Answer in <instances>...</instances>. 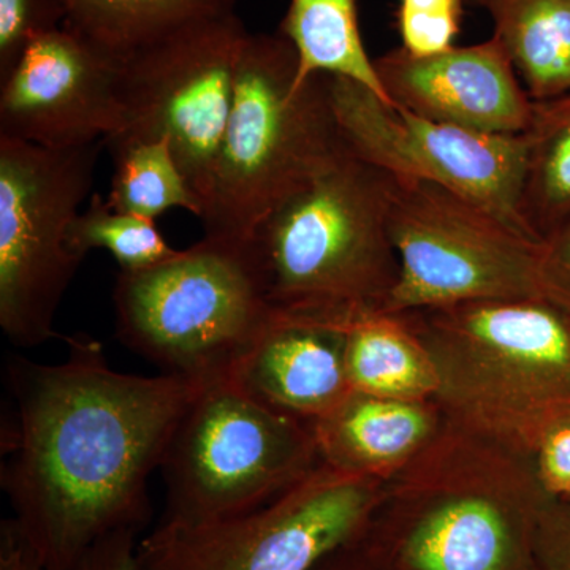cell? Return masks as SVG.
Segmentation results:
<instances>
[{
	"mask_svg": "<svg viewBox=\"0 0 570 570\" xmlns=\"http://www.w3.org/2000/svg\"><path fill=\"white\" fill-rule=\"evenodd\" d=\"M6 371L17 415L2 433L0 483L40 564L73 570L105 535L141 534L149 478L204 385L119 373L86 335L67 337L58 365L10 356Z\"/></svg>",
	"mask_w": 570,
	"mask_h": 570,
	"instance_id": "6da1fadb",
	"label": "cell"
},
{
	"mask_svg": "<svg viewBox=\"0 0 570 570\" xmlns=\"http://www.w3.org/2000/svg\"><path fill=\"white\" fill-rule=\"evenodd\" d=\"M110 156L115 163L107 197L110 208L153 220L179 208L202 219L204 205L184 176L170 142H134Z\"/></svg>",
	"mask_w": 570,
	"mask_h": 570,
	"instance_id": "7402d4cb",
	"label": "cell"
},
{
	"mask_svg": "<svg viewBox=\"0 0 570 570\" xmlns=\"http://www.w3.org/2000/svg\"><path fill=\"white\" fill-rule=\"evenodd\" d=\"M463 18V0H400L397 29L401 48L426 58L455 47Z\"/></svg>",
	"mask_w": 570,
	"mask_h": 570,
	"instance_id": "cb8c5ba5",
	"label": "cell"
},
{
	"mask_svg": "<svg viewBox=\"0 0 570 570\" xmlns=\"http://www.w3.org/2000/svg\"><path fill=\"white\" fill-rule=\"evenodd\" d=\"M317 455L311 423L264 406L230 379L204 385L160 463L163 520L205 523L262 508L316 471Z\"/></svg>",
	"mask_w": 570,
	"mask_h": 570,
	"instance_id": "5b68a950",
	"label": "cell"
},
{
	"mask_svg": "<svg viewBox=\"0 0 570 570\" xmlns=\"http://www.w3.org/2000/svg\"><path fill=\"white\" fill-rule=\"evenodd\" d=\"M118 66L67 28L40 37L0 81V138L80 148L122 129Z\"/></svg>",
	"mask_w": 570,
	"mask_h": 570,
	"instance_id": "8fae6325",
	"label": "cell"
},
{
	"mask_svg": "<svg viewBox=\"0 0 570 570\" xmlns=\"http://www.w3.org/2000/svg\"><path fill=\"white\" fill-rule=\"evenodd\" d=\"M337 322L346 332L352 392L415 401L441 387V371L400 316L362 313Z\"/></svg>",
	"mask_w": 570,
	"mask_h": 570,
	"instance_id": "e0dca14e",
	"label": "cell"
},
{
	"mask_svg": "<svg viewBox=\"0 0 570 570\" xmlns=\"http://www.w3.org/2000/svg\"><path fill=\"white\" fill-rule=\"evenodd\" d=\"M562 501H568V502H570V497H569L568 499H562Z\"/></svg>",
	"mask_w": 570,
	"mask_h": 570,
	"instance_id": "d6a6232c",
	"label": "cell"
},
{
	"mask_svg": "<svg viewBox=\"0 0 570 570\" xmlns=\"http://www.w3.org/2000/svg\"><path fill=\"white\" fill-rule=\"evenodd\" d=\"M311 570H401L385 560L365 538L362 531L343 546L330 551Z\"/></svg>",
	"mask_w": 570,
	"mask_h": 570,
	"instance_id": "f546056e",
	"label": "cell"
},
{
	"mask_svg": "<svg viewBox=\"0 0 570 570\" xmlns=\"http://www.w3.org/2000/svg\"><path fill=\"white\" fill-rule=\"evenodd\" d=\"M116 337L197 385L228 381L276 316L249 245L205 238L141 272L119 269Z\"/></svg>",
	"mask_w": 570,
	"mask_h": 570,
	"instance_id": "277c9868",
	"label": "cell"
},
{
	"mask_svg": "<svg viewBox=\"0 0 570 570\" xmlns=\"http://www.w3.org/2000/svg\"><path fill=\"white\" fill-rule=\"evenodd\" d=\"M528 130V156L520 214L538 242L570 220V94L535 102Z\"/></svg>",
	"mask_w": 570,
	"mask_h": 570,
	"instance_id": "44dd1931",
	"label": "cell"
},
{
	"mask_svg": "<svg viewBox=\"0 0 570 570\" xmlns=\"http://www.w3.org/2000/svg\"><path fill=\"white\" fill-rule=\"evenodd\" d=\"M534 564L540 570H570V502L554 498L540 510Z\"/></svg>",
	"mask_w": 570,
	"mask_h": 570,
	"instance_id": "484cf974",
	"label": "cell"
},
{
	"mask_svg": "<svg viewBox=\"0 0 570 570\" xmlns=\"http://www.w3.org/2000/svg\"><path fill=\"white\" fill-rule=\"evenodd\" d=\"M445 348L474 354L491 373L519 381L535 426L570 414V311L553 299H491L414 311Z\"/></svg>",
	"mask_w": 570,
	"mask_h": 570,
	"instance_id": "7c38bea8",
	"label": "cell"
},
{
	"mask_svg": "<svg viewBox=\"0 0 570 570\" xmlns=\"http://www.w3.org/2000/svg\"><path fill=\"white\" fill-rule=\"evenodd\" d=\"M63 28L122 61L183 26L236 11V0H63Z\"/></svg>",
	"mask_w": 570,
	"mask_h": 570,
	"instance_id": "ffe728a7",
	"label": "cell"
},
{
	"mask_svg": "<svg viewBox=\"0 0 570 570\" xmlns=\"http://www.w3.org/2000/svg\"><path fill=\"white\" fill-rule=\"evenodd\" d=\"M279 33L298 56L296 81L313 75L347 78L395 107L363 43L356 0H291Z\"/></svg>",
	"mask_w": 570,
	"mask_h": 570,
	"instance_id": "d6986e66",
	"label": "cell"
},
{
	"mask_svg": "<svg viewBox=\"0 0 570 570\" xmlns=\"http://www.w3.org/2000/svg\"><path fill=\"white\" fill-rule=\"evenodd\" d=\"M330 94L341 132L356 157L395 178L444 187L538 242L520 214L527 134H483L430 121L385 104L347 78L330 77Z\"/></svg>",
	"mask_w": 570,
	"mask_h": 570,
	"instance_id": "30bf717a",
	"label": "cell"
},
{
	"mask_svg": "<svg viewBox=\"0 0 570 570\" xmlns=\"http://www.w3.org/2000/svg\"><path fill=\"white\" fill-rule=\"evenodd\" d=\"M472 2H474V3H475V2H478V0H472Z\"/></svg>",
	"mask_w": 570,
	"mask_h": 570,
	"instance_id": "836d02e7",
	"label": "cell"
},
{
	"mask_svg": "<svg viewBox=\"0 0 570 570\" xmlns=\"http://www.w3.org/2000/svg\"><path fill=\"white\" fill-rule=\"evenodd\" d=\"M534 102L570 94V0H478Z\"/></svg>",
	"mask_w": 570,
	"mask_h": 570,
	"instance_id": "ac0fdd59",
	"label": "cell"
},
{
	"mask_svg": "<svg viewBox=\"0 0 570 570\" xmlns=\"http://www.w3.org/2000/svg\"><path fill=\"white\" fill-rule=\"evenodd\" d=\"M0 570H48L18 534L11 519L0 528Z\"/></svg>",
	"mask_w": 570,
	"mask_h": 570,
	"instance_id": "4dcf8cb0",
	"label": "cell"
},
{
	"mask_svg": "<svg viewBox=\"0 0 570 570\" xmlns=\"http://www.w3.org/2000/svg\"><path fill=\"white\" fill-rule=\"evenodd\" d=\"M366 474L325 464L262 508L205 523L160 520L138 542L140 570H311L376 512Z\"/></svg>",
	"mask_w": 570,
	"mask_h": 570,
	"instance_id": "9c48e42d",
	"label": "cell"
},
{
	"mask_svg": "<svg viewBox=\"0 0 570 570\" xmlns=\"http://www.w3.org/2000/svg\"><path fill=\"white\" fill-rule=\"evenodd\" d=\"M318 453L340 471L366 474L401 460L430 431V415L414 401L351 395L314 423Z\"/></svg>",
	"mask_w": 570,
	"mask_h": 570,
	"instance_id": "2e32d148",
	"label": "cell"
},
{
	"mask_svg": "<svg viewBox=\"0 0 570 570\" xmlns=\"http://www.w3.org/2000/svg\"><path fill=\"white\" fill-rule=\"evenodd\" d=\"M67 246L85 261L92 249L108 250L122 272H141L179 253L168 245L156 220L116 212L102 195H92L88 208L71 223Z\"/></svg>",
	"mask_w": 570,
	"mask_h": 570,
	"instance_id": "603a6c76",
	"label": "cell"
},
{
	"mask_svg": "<svg viewBox=\"0 0 570 570\" xmlns=\"http://www.w3.org/2000/svg\"><path fill=\"white\" fill-rule=\"evenodd\" d=\"M105 141L48 149L0 138V326L10 343L41 346L82 264L67 236L96 179Z\"/></svg>",
	"mask_w": 570,
	"mask_h": 570,
	"instance_id": "8992f818",
	"label": "cell"
},
{
	"mask_svg": "<svg viewBox=\"0 0 570 570\" xmlns=\"http://www.w3.org/2000/svg\"><path fill=\"white\" fill-rule=\"evenodd\" d=\"M230 381L264 406L314 425L352 393L346 332L337 322L276 311Z\"/></svg>",
	"mask_w": 570,
	"mask_h": 570,
	"instance_id": "9a60e30c",
	"label": "cell"
},
{
	"mask_svg": "<svg viewBox=\"0 0 570 570\" xmlns=\"http://www.w3.org/2000/svg\"><path fill=\"white\" fill-rule=\"evenodd\" d=\"M539 273L547 298L570 311V220L540 245Z\"/></svg>",
	"mask_w": 570,
	"mask_h": 570,
	"instance_id": "83f0119b",
	"label": "cell"
},
{
	"mask_svg": "<svg viewBox=\"0 0 570 570\" xmlns=\"http://www.w3.org/2000/svg\"><path fill=\"white\" fill-rule=\"evenodd\" d=\"M63 0H0V81L40 37L63 28Z\"/></svg>",
	"mask_w": 570,
	"mask_h": 570,
	"instance_id": "d4e9b609",
	"label": "cell"
},
{
	"mask_svg": "<svg viewBox=\"0 0 570 570\" xmlns=\"http://www.w3.org/2000/svg\"><path fill=\"white\" fill-rule=\"evenodd\" d=\"M298 56L277 33H247L217 154L205 238L247 245L288 197L346 156L330 75L296 81Z\"/></svg>",
	"mask_w": 570,
	"mask_h": 570,
	"instance_id": "7a4b0ae2",
	"label": "cell"
},
{
	"mask_svg": "<svg viewBox=\"0 0 570 570\" xmlns=\"http://www.w3.org/2000/svg\"><path fill=\"white\" fill-rule=\"evenodd\" d=\"M389 234L400 276L381 313L546 296L542 243L436 184L393 176Z\"/></svg>",
	"mask_w": 570,
	"mask_h": 570,
	"instance_id": "52a82bcc",
	"label": "cell"
},
{
	"mask_svg": "<svg viewBox=\"0 0 570 570\" xmlns=\"http://www.w3.org/2000/svg\"><path fill=\"white\" fill-rule=\"evenodd\" d=\"M393 176L348 151L273 209L247 243L279 313H381L400 276L389 234Z\"/></svg>",
	"mask_w": 570,
	"mask_h": 570,
	"instance_id": "3957f363",
	"label": "cell"
},
{
	"mask_svg": "<svg viewBox=\"0 0 570 570\" xmlns=\"http://www.w3.org/2000/svg\"><path fill=\"white\" fill-rule=\"evenodd\" d=\"M539 469L550 497H570V414L547 428L540 436Z\"/></svg>",
	"mask_w": 570,
	"mask_h": 570,
	"instance_id": "4316f807",
	"label": "cell"
},
{
	"mask_svg": "<svg viewBox=\"0 0 570 570\" xmlns=\"http://www.w3.org/2000/svg\"><path fill=\"white\" fill-rule=\"evenodd\" d=\"M546 502L512 505L480 494L434 502L392 531L363 538L401 570H527ZM367 524V523H366Z\"/></svg>",
	"mask_w": 570,
	"mask_h": 570,
	"instance_id": "5bb4252c",
	"label": "cell"
},
{
	"mask_svg": "<svg viewBox=\"0 0 570 570\" xmlns=\"http://www.w3.org/2000/svg\"><path fill=\"white\" fill-rule=\"evenodd\" d=\"M247 33L230 11L183 26L116 62L122 129L105 140V151L170 142L205 213Z\"/></svg>",
	"mask_w": 570,
	"mask_h": 570,
	"instance_id": "ba28073f",
	"label": "cell"
},
{
	"mask_svg": "<svg viewBox=\"0 0 570 570\" xmlns=\"http://www.w3.org/2000/svg\"><path fill=\"white\" fill-rule=\"evenodd\" d=\"M140 539V532L132 530L105 535L82 554L73 570H140L137 557Z\"/></svg>",
	"mask_w": 570,
	"mask_h": 570,
	"instance_id": "f1b7e54d",
	"label": "cell"
},
{
	"mask_svg": "<svg viewBox=\"0 0 570 570\" xmlns=\"http://www.w3.org/2000/svg\"><path fill=\"white\" fill-rule=\"evenodd\" d=\"M527 570H540V569L538 568V566L532 564V566H531V568H530V569H527Z\"/></svg>",
	"mask_w": 570,
	"mask_h": 570,
	"instance_id": "1f68e13d",
	"label": "cell"
},
{
	"mask_svg": "<svg viewBox=\"0 0 570 570\" xmlns=\"http://www.w3.org/2000/svg\"><path fill=\"white\" fill-rule=\"evenodd\" d=\"M374 63L390 102L430 121L493 135L527 134L534 121L538 104L497 36L426 58L396 48Z\"/></svg>",
	"mask_w": 570,
	"mask_h": 570,
	"instance_id": "4fadbf2b",
	"label": "cell"
}]
</instances>
